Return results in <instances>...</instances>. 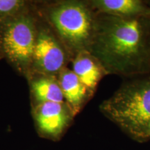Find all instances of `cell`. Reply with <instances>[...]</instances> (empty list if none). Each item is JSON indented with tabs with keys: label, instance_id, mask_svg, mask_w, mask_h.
I'll return each mask as SVG.
<instances>
[{
	"label": "cell",
	"instance_id": "cell-1",
	"mask_svg": "<svg viewBox=\"0 0 150 150\" xmlns=\"http://www.w3.org/2000/svg\"><path fill=\"white\" fill-rule=\"evenodd\" d=\"M90 52L108 75L131 77L150 72V17L127 18L97 13Z\"/></svg>",
	"mask_w": 150,
	"mask_h": 150
},
{
	"label": "cell",
	"instance_id": "cell-2",
	"mask_svg": "<svg viewBox=\"0 0 150 150\" xmlns=\"http://www.w3.org/2000/svg\"><path fill=\"white\" fill-rule=\"evenodd\" d=\"M99 110L133 140H150V72L125 78Z\"/></svg>",
	"mask_w": 150,
	"mask_h": 150
},
{
	"label": "cell",
	"instance_id": "cell-3",
	"mask_svg": "<svg viewBox=\"0 0 150 150\" xmlns=\"http://www.w3.org/2000/svg\"><path fill=\"white\" fill-rule=\"evenodd\" d=\"M35 8L64 45L71 59L80 52H90L97 13L88 0L35 1Z\"/></svg>",
	"mask_w": 150,
	"mask_h": 150
},
{
	"label": "cell",
	"instance_id": "cell-4",
	"mask_svg": "<svg viewBox=\"0 0 150 150\" xmlns=\"http://www.w3.org/2000/svg\"><path fill=\"white\" fill-rule=\"evenodd\" d=\"M38 19L35 1L31 10L0 24L4 59L25 78L31 71Z\"/></svg>",
	"mask_w": 150,
	"mask_h": 150
},
{
	"label": "cell",
	"instance_id": "cell-5",
	"mask_svg": "<svg viewBox=\"0 0 150 150\" xmlns=\"http://www.w3.org/2000/svg\"><path fill=\"white\" fill-rule=\"evenodd\" d=\"M38 16L37 34L31 72L57 76L71 63L72 59L64 45L51 27L38 13Z\"/></svg>",
	"mask_w": 150,
	"mask_h": 150
},
{
	"label": "cell",
	"instance_id": "cell-6",
	"mask_svg": "<svg viewBox=\"0 0 150 150\" xmlns=\"http://www.w3.org/2000/svg\"><path fill=\"white\" fill-rule=\"evenodd\" d=\"M31 115L39 137L53 142L61 140L76 116L65 102L38 104L31 107Z\"/></svg>",
	"mask_w": 150,
	"mask_h": 150
},
{
	"label": "cell",
	"instance_id": "cell-7",
	"mask_svg": "<svg viewBox=\"0 0 150 150\" xmlns=\"http://www.w3.org/2000/svg\"><path fill=\"white\" fill-rule=\"evenodd\" d=\"M57 79L65 102L68 104L74 115H78L93 98L95 93L88 88L74 72L67 67L59 72Z\"/></svg>",
	"mask_w": 150,
	"mask_h": 150
},
{
	"label": "cell",
	"instance_id": "cell-8",
	"mask_svg": "<svg viewBox=\"0 0 150 150\" xmlns=\"http://www.w3.org/2000/svg\"><path fill=\"white\" fill-rule=\"evenodd\" d=\"M32 106L46 102H65L57 76L31 72L26 77Z\"/></svg>",
	"mask_w": 150,
	"mask_h": 150
},
{
	"label": "cell",
	"instance_id": "cell-9",
	"mask_svg": "<svg viewBox=\"0 0 150 150\" xmlns=\"http://www.w3.org/2000/svg\"><path fill=\"white\" fill-rule=\"evenodd\" d=\"M97 13L134 18L150 17V6L144 0H88Z\"/></svg>",
	"mask_w": 150,
	"mask_h": 150
},
{
	"label": "cell",
	"instance_id": "cell-10",
	"mask_svg": "<svg viewBox=\"0 0 150 150\" xmlns=\"http://www.w3.org/2000/svg\"><path fill=\"white\" fill-rule=\"evenodd\" d=\"M72 70L88 88L95 93L97 86L108 75L96 57L88 51L79 53L73 58Z\"/></svg>",
	"mask_w": 150,
	"mask_h": 150
},
{
	"label": "cell",
	"instance_id": "cell-11",
	"mask_svg": "<svg viewBox=\"0 0 150 150\" xmlns=\"http://www.w3.org/2000/svg\"><path fill=\"white\" fill-rule=\"evenodd\" d=\"M35 1L0 0V24L31 10Z\"/></svg>",
	"mask_w": 150,
	"mask_h": 150
},
{
	"label": "cell",
	"instance_id": "cell-12",
	"mask_svg": "<svg viewBox=\"0 0 150 150\" xmlns=\"http://www.w3.org/2000/svg\"><path fill=\"white\" fill-rule=\"evenodd\" d=\"M4 59V55H3V52H2V50H1V42H0V60Z\"/></svg>",
	"mask_w": 150,
	"mask_h": 150
},
{
	"label": "cell",
	"instance_id": "cell-13",
	"mask_svg": "<svg viewBox=\"0 0 150 150\" xmlns=\"http://www.w3.org/2000/svg\"><path fill=\"white\" fill-rule=\"evenodd\" d=\"M147 2H148V4H149V5L150 6V1H147Z\"/></svg>",
	"mask_w": 150,
	"mask_h": 150
},
{
	"label": "cell",
	"instance_id": "cell-14",
	"mask_svg": "<svg viewBox=\"0 0 150 150\" xmlns=\"http://www.w3.org/2000/svg\"><path fill=\"white\" fill-rule=\"evenodd\" d=\"M149 139H150V129H149Z\"/></svg>",
	"mask_w": 150,
	"mask_h": 150
}]
</instances>
